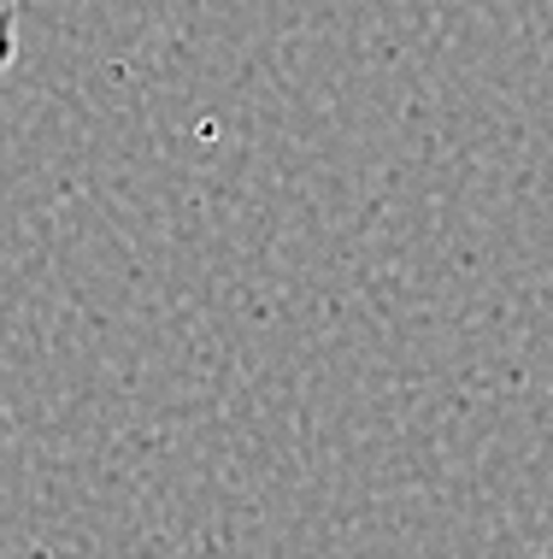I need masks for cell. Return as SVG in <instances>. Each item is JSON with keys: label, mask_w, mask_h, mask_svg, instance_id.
<instances>
[{"label": "cell", "mask_w": 553, "mask_h": 559, "mask_svg": "<svg viewBox=\"0 0 553 559\" xmlns=\"http://www.w3.org/2000/svg\"><path fill=\"white\" fill-rule=\"evenodd\" d=\"M19 59V0H0V78Z\"/></svg>", "instance_id": "6da1fadb"}]
</instances>
